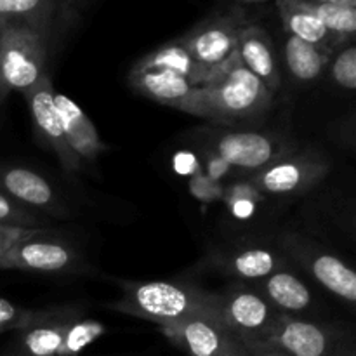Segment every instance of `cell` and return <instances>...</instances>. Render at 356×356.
Returning <instances> with one entry per match:
<instances>
[{
    "label": "cell",
    "instance_id": "cell-8",
    "mask_svg": "<svg viewBox=\"0 0 356 356\" xmlns=\"http://www.w3.org/2000/svg\"><path fill=\"white\" fill-rule=\"evenodd\" d=\"M23 96L26 97L28 104H30L31 117H33L38 134L54 149L61 165L70 172L79 170L82 167V160L66 141L61 118H59L58 110L54 106V87H52L47 73L42 75L38 82L33 83L30 89L24 90Z\"/></svg>",
    "mask_w": 356,
    "mask_h": 356
},
{
    "label": "cell",
    "instance_id": "cell-11",
    "mask_svg": "<svg viewBox=\"0 0 356 356\" xmlns=\"http://www.w3.org/2000/svg\"><path fill=\"white\" fill-rule=\"evenodd\" d=\"M214 153L232 167L261 170L287 156V146L259 132H228L216 139Z\"/></svg>",
    "mask_w": 356,
    "mask_h": 356
},
{
    "label": "cell",
    "instance_id": "cell-3",
    "mask_svg": "<svg viewBox=\"0 0 356 356\" xmlns=\"http://www.w3.org/2000/svg\"><path fill=\"white\" fill-rule=\"evenodd\" d=\"M47 44L33 28L6 23L0 33V99L13 89L24 92L45 75Z\"/></svg>",
    "mask_w": 356,
    "mask_h": 356
},
{
    "label": "cell",
    "instance_id": "cell-20",
    "mask_svg": "<svg viewBox=\"0 0 356 356\" xmlns=\"http://www.w3.org/2000/svg\"><path fill=\"white\" fill-rule=\"evenodd\" d=\"M0 183L9 197L16 198L21 204L33 205V207L51 212L58 211V200L52 188L44 177L31 170L21 169V167L7 169L0 176Z\"/></svg>",
    "mask_w": 356,
    "mask_h": 356
},
{
    "label": "cell",
    "instance_id": "cell-35",
    "mask_svg": "<svg viewBox=\"0 0 356 356\" xmlns=\"http://www.w3.org/2000/svg\"><path fill=\"white\" fill-rule=\"evenodd\" d=\"M226 204H228L229 212L238 219L250 218L256 211V202L249 200V198H228Z\"/></svg>",
    "mask_w": 356,
    "mask_h": 356
},
{
    "label": "cell",
    "instance_id": "cell-28",
    "mask_svg": "<svg viewBox=\"0 0 356 356\" xmlns=\"http://www.w3.org/2000/svg\"><path fill=\"white\" fill-rule=\"evenodd\" d=\"M188 188H190V193L200 202H214L218 198L225 197V188L221 186V183L211 179L204 172L191 176Z\"/></svg>",
    "mask_w": 356,
    "mask_h": 356
},
{
    "label": "cell",
    "instance_id": "cell-21",
    "mask_svg": "<svg viewBox=\"0 0 356 356\" xmlns=\"http://www.w3.org/2000/svg\"><path fill=\"white\" fill-rule=\"evenodd\" d=\"M138 65L169 70V72H174L183 76V79H186L193 87H204L212 76V73H214V70L204 68L191 58L181 38L169 42V44L153 51L152 54L145 56Z\"/></svg>",
    "mask_w": 356,
    "mask_h": 356
},
{
    "label": "cell",
    "instance_id": "cell-14",
    "mask_svg": "<svg viewBox=\"0 0 356 356\" xmlns=\"http://www.w3.org/2000/svg\"><path fill=\"white\" fill-rule=\"evenodd\" d=\"M54 106L61 118L66 141L73 152L80 156V160H89V162L96 160V156L101 155L106 146L99 139L92 122L65 94L54 92Z\"/></svg>",
    "mask_w": 356,
    "mask_h": 356
},
{
    "label": "cell",
    "instance_id": "cell-23",
    "mask_svg": "<svg viewBox=\"0 0 356 356\" xmlns=\"http://www.w3.org/2000/svg\"><path fill=\"white\" fill-rule=\"evenodd\" d=\"M228 266L242 280H263L284 270V261L271 250L247 249L233 256Z\"/></svg>",
    "mask_w": 356,
    "mask_h": 356
},
{
    "label": "cell",
    "instance_id": "cell-9",
    "mask_svg": "<svg viewBox=\"0 0 356 356\" xmlns=\"http://www.w3.org/2000/svg\"><path fill=\"white\" fill-rule=\"evenodd\" d=\"M242 26L240 17L233 14L218 16L198 24L181 42L198 65L216 70L236 52V38Z\"/></svg>",
    "mask_w": 356,
    "mask_h": 356
},
{
    "label": "cell",
    "instance_id": "cell-12",
    "mask_svg": "<svg viewBox=\"0 0 356 356\" xmlns=\"http://www.w3.org/2000/svg\"><path fill=\"white\" fill-rule=\"evenodd\" d=\"M76 318L72 309L31 313L21 329V350L30 356H61L66 334Z\"/></svg>",
    "mask_w": 356,
    "mask_h": 356
},
{
    "label": "cell",
    "instance_id": "cell-15",
    "mask_svg": "<svg viewBox=\"0 0 356 356\" xmlns=\"http://www.w3.org/2000/svg\"><path fill=\"white\" fill-rule=\"evenodd\" d=\"M131 83L136 90L145 94L149 99L176 108V110L186 99L188 94L195 89L186 79L177 73L143 65H136L132 68Z\"/></svg>",
    "mask_w": 356,
    "mask_h": 356
},
{
    "label": "cell",
    "instance_id": "cell-6",
    "mask_svg": "<svg viewBox=\"0 0 356 356\" xmlns=\"http://www.w3.org/2000/svg\"><path fill=\"white\" fill-rule=\"evenodd\" d=\"M160 330L188 356H247L242 341L216 318L191 316Z\"/></svg>",
    "mask_w": 356,
    "mask_h": 356
},
{
    "label": "cell",
    "instance_id": "cell-33",
    "mask_svg": "<svg viewBox=\"0 0 356 356\" xmlns=\"http://www.w3.org/2000/svg\"><path fill=\"white\" fill-rule=\"evenodd\" d=\"M232 170V165H229L226 160H222L221 156L216 155V153H212L211 156L207 159V163H205V176H209L211 179L214 181H221L222 177L226 176V174Z\"/></svg>",
    "mask_w": 356,
    "mask_h": 356
},
{
    "label": "cell",
    "instance_id": "cell-10",
    "mask_svg": "<svg viewBox=\"0 0 356 356\" xmlns=\"http://www.w3.org/2000/svg\"><path fill=\"white\" fill-rule=\"evenodd\" d=\"M75 264V254L66 243L54 240L47 229H38L33 235L19 240L7 252L0 270L26 271H65Z\"/></svg>",
    "mask_w": 356,
    "mask_h": 356
},
{
    "label": "cell",
    "instance_id": "cell-2",
    "mask_svg": "<svg viewBox=\"0 0 356 356\" xmlns=\"http://www.w3.org/2000/svg\"><path fill=\"white\" fill-rule=\"evenodd\" d=\"M124 298L113 306L118 312L159 323L183 322L191 316L219 318L218 294L174 282H127Z\"/></svg>",
    "mask_w": 356,
    "mask_h": 356
},
{
    "label": "cell",
    "instance_id": "cell-4",
    "mask_svg": "<svg viewBox=\"0 0 356 356\" xmlns=\"http://www.w3.org/2000/svg\"><path fill=\"white\" fill-rule=\"evenodd\" d=\"M218 308L222 325L242 344L270 339L284 315L261 292L245 287H233L218 294Z\"/></svg>",
    "mask_w": 356,
    "mask_h": 356
},
{
    "label": "cell",
    "instance_id": "cell-30",
    "mask_svg": "<svg viewBox=\"0 0 356 356\" xmlns=\"http://www.w3.org/2000/svg\"><path fill=\"white\" fill-rule=\"evenodd\" d=\"M38 229L40 228H14V226L0 225V268H2V263L3 259H6L7 252H9L19 240L33 235Z\"/></svg>",
    "mask_w": 356,
    "mask_h": 356
},
{
    "label": "cell",
    "instance_id": "cell-37",
    "mask_svg": "<svg viewBox=\"0 0 356 356\" xmlns=\"http://www.w3.org/2000/svg\"><path fill=\"white\" fill-rule=\"evenodd\" d=\"M80 0H66V3H68V7H73V6H76V3H79Z\"/></svg>",
    "mask_w": 356,
    "mask_h": 356
},
{
    "label": "cell",
    "instance_id": "cell-17",
    "mask_svg": "<svg viewBox=\"0 0 356 356\" xmlns=\"http://www.w3.org/2000/svg\"><path fill=\"white\" fill-rule=\"evenodd\" d=\"M68 9L66 0H0V17L6 23L33 28L47 40L58 16Z\"/></svg>",
    "mask_w": 356,
    "mask_h": 356
},
{
    "label": "cell",
    "instance_id": "cell-32",
    "mask_svg": "<svg viewBox=\"0 0 356 356\" xmlns=\"http://www.w3.org/2000/svg\"><path fill=\"white\" fill-rule=\"evenodd\" d=\"M247 356H291L287 351L282 350L271 341H256V343H245Z\"/></svg>",
    "mask_w": 356,
    "mask_h": 356
},
{
    "label": "cell",
    "instance_id": "cell-29",
    "mask_svg": "<svg viewBox=\"0 0 356 356\" xmlns=\"http://www.w3.org/2000/svg\"><path fill=\"white\" fill-rule=\"evenodd\" d=\"M30 316V312H24L14 302L0 298V334L7 330H21L28 323Z\"/></svg>",
    "mask_w": 356,
    "mask_h": 356
},
{
    "label": "cell",
    "instance_id": "cell-19",
    "mask_svg": "<svg viewBox=\"0 0 356 356\" xmlns=\"http://www.w3.org/2000/svg\"><path fill=\"white\" fill-rule=\"evenodd\" d=\"M257 292H261L264 299L284 315L294 316V313H301L312 306V292L305 282L291 271L280 270L263 278L261 291Z\"/></svg>",
    "mask_w": 356,
    "mask_h": 356
},
{
    "label": "cell",
    "instance_id": "cell-1",
    "mask_svg": "<svg viewBox=\"0 0 356 356\" xmlns=\"http://www.w3.org/2000/svg\"><path fill=\"white\" fill-rule=\"evenodd\" d=\"M273 94L233 54L214 70L204 87H195L177 110L219 122L249 120L270 108Z\"/></svg>",
    "mask_w": 356,
    "mask_h": 356
},
{
    "label": "cell",
    "instance_id": "cell-25",
    "mask_svg": "<svg viewBox=\"0 0 356 356\" xmlns=\"http://www.w3.org/2000/svg\"><path fill=\"white\" fill-rule=\"evenodd\" d=\"M104 332V327L99 322L86 318H76L70 325L68 334H66L65 346H63L61 356H75L80 351L86 350L92 341H96L101 334Z\"/></svg>",
    "mask_w": 356,
    "mask_h": 356
},
{
    "label": "cell",
    "instance_id": "cell-40",
    "mask_svg": "<svg viewBox=\"0 0 356 356\" xmlns=\"http://www.w3.org/2000/svg\"><path fill=\"white\" fill-rule=\"evenodd\" d=\"M23 356H30V355H23Z\"/></svg>",
    "mask_w": 356,
    "mask_h": 356
},
{
    "label": "cell",
    "instance_id": "cell-36",
    "mask_svg": "<svg viewBox=\"0 0 356 356\" xmlns=\"http://www.w3.org/2000/svg\"><path fill=\"white\" fill-rule=\"evenodd\" d=\"M308 2L332 3V6H341V7H350V9H356V0H308Z\"/></svg>",
    "mask_w": 356,
    "mask_h": 356
},
{
    "label": "cell",
    "instance_id": "cell-13",
    "mask_svg": "<svg viewBox=\"0 0 356 356\" xmlns=\"http://www.w3.org/2000/svg\"><path fill=\"white\" fill-rule=\"evenodd\" d=\"M236 54L242 65L264 83L271 94L280 87V70L271 38L259 26H242L236 38Z\"/></svg>",
    "mask_w": 356,
    "mask_h": 356
},
{
    "label": "cell",
    "instance_id": "cell-39",
    "mask_svg": "<svg viewBox=\"0 0 356 356\" xmlns=\"http://www.w3.org/2000/svg\"><path fill=\"white\" fill-rule=\"evenodd\" d=\"M242 2H263V0H242Z\"/></svg>",
    "mask_w": 356,
    "mask_h": 356
},
{
    "label": "cell",
    "instance_id": "cell-26",
    "mask_svg": "<svg viewBox=\"0 0 356 356\" xmlns=\"http://www.w3.org/2000/svg\"><path fill=\"white\" fill-rule=\"evenodd\" d=\"M38 216L31 214L24 207H21L14 198L0 193V225L14 226V228H38Z\"/></svg>",
    "mask_w": 356,
    "mask_h": 356
},
{
    "label": "cell",
    "instance_id": "cell-22",
    "mask_svg": "<svg viewBox=\"0 0 356 356\" xmlns=\"http://www.w3.org/2000/svg\"><path fill=\"white\" fill-rule=\"evenodd\" d=\"M285 59H287L289 70L296 79L301 82H309L322 75L330 54L289 35L287 42H285Z\"/></svg>",
    "mask_w": 356,
    "mask_h": 356
},
{
    "label": "cell",
    "instance_id": "cell-18",
    "mask_svg": "<svg viewBox=\"0 0 356 356\" xmlns=\"http://www.w3.org/2000/svg\"><path fill=\"white\" fill-rule=\"evenodd\" d=\"M309 273L332 294L344 301L355 305L356 302V273L344 261L332 254L306 250L301 257Z\"/></svg>",
    "mask_w": 356,
    "mask_h": 356
},
{
    "label": "cell",
    "instance_id": "cell-16",
    "mask_svg": "<svg viewBox=\"0 0 356 356\" xmlns=\"http://www.w3.org/2000/svg\"><path fill=\"white\" fill-rule=\"evenodd\" d=\"M278 10H280L284 28L291 37L315 45L327 54H332L334 49L341 47L348 42L339 35L327 30L313 14L302 9L296 0H278Z\"/></svg>",
    "mask_w": 356,
    "mask_h": 356
},
{
    "label": "cell",
    "instance_id": "cell-31",
    "mask_svg": "<svg viewBox=\"0 0 356 356\" xmlns=\"http://www.w3.org/2000/svg\"><path fill=\"white\" fill-rule=\"evenodd\" d=\"M172 165L174 170L181 176H195V174L202 172L200 163H198L197 156L190 152H179L174 155L172 159Z\"/></svg>",
    "mask_w": 356,
    "mask_h": 356
},
{
    "label": "cell",
    "instance_id": "cell-38",
    "mask_svg": "<svg viewBox=\"0 0 356 356\" xmlns=\"http://www.w3.org/2000/svg\"><path fill=\"white\" fill-rule=\"evenodd\" d=\"M3 26H6V21H3V19H2V17H0V33H2Z\"/></svg>",
    "mask_w": 356,
    "mask_h": 356
},
{
    "label": "cell",
    "instance_id": "cell-5",
    "mask_svg": "<svg viewBox=\"0 0 356 356\" xmlns=\"http://www.w3.org/2000/svg\"><path fill=\"white\" fill-rule=\"evenodd\" d=\"M271 343L291 356H356L353 336L334 325L282 315Z\"/></svg>",
    "mask_w": 356,
    "mask_h": 356
},
{
    "label": "cell",
    "instance_id": "cell-7",
    "mask_svg": "<svg viewBox=\"0 0 356 356\" xmlns=\"http://www.w3.org/2000/svg\"><path fill=\"white\" fill-rule=\"evenodd\" d=\"M329 165L325 160L305 153V155H287L277 162L261 169L250 183L261 193L292 195L302 193L315 186L327 174Z\"/></svg>",
    "mask_w": 356,
    "mask_h": 356
},
{
    "label": "cell",
    "instance_id": "cell-34",
    "mask_svg": "<svg viewBox=\"0 0 356 356\" xmlns=\"http://www.w3.org/2000/svg\"><path fill=\"white\" fill-rule=\"evenodd\" d=\"M225 198L226 200H228V198H249V200L257 202L263 198V195H261V191L257 190L252 183H240L235 184L233 188H229L228 191L225 190Z\"/></svg>",
    "mask_w": 356,
    "mask_h": 356
},
{
    "label": "cell",
    "instance_id": "cell-27",
    "mask_svg": "<svg viewBox=\"0 0 356 356\" xmlns=\"http://www.w3.org/2000/svg\"><path fill=\"white\" fill-rule=\"evenodd\" d=\"M332 76L343 89L353 90L356 87V49L355 45H346L341 49L332 63Z\"/></svg>",
    "mask_w": 356,
    "mask_h": 356
},
{
    "label": "cell",
    "instance_id": "cell-24",
    "mask_svg": "<svg viewBox=\"0 0 356 356\" xmlns=\"http://www.w3.org/2000/svg\"><path fill=\"white\" fill-rule=\"evenodd\" d=\"M299 6L316 17L323 26L344 40L351 42L356 33V9L332 6V3H316L308 0H296Z\"/></svg>",
    "mask_w": 356,
    "mask_h": 356
}]
</instances>
